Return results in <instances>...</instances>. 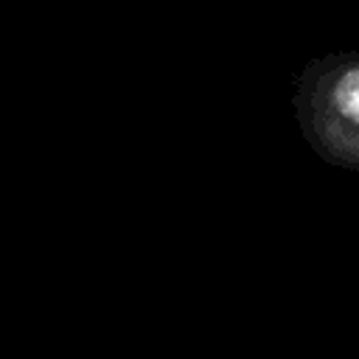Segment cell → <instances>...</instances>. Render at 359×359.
I'll list each match as a JSON object with an SVG mask.
<instances>
[{"instance_id": "1", "label": "cell", "mask_w": 359, "mask_h": 359, "mask_svg": "<svg viewBox=\"0 0 359 359\" xmlns=\"http://www.w3.org/2000/svg\"><path fill=\"white\" fill-rule=\"evenodd\" d=\"M294 109L303 137L323 160L359 168V53L309 62L297 79Z\"/></svg>"}]
</instances>
